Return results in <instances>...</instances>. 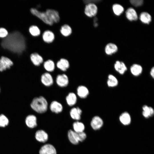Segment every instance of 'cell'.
<instances>
[{"instance_id": "1", "label": "cell", "mask_w": 154, "mask_h": 154, "mask_svg": "<svg viewBox=\"0 0 154 154\" xmlns=\"http://www.w3.org/2000/svg\"><path fill=\"white\" fill-rule=\"evenodd\" d=\"M8 33L7 36L1 41V46L11 52L18 54H21L26 48L25 37L18 31Z\"/></svg>"}, {"instance_id": "2", "label": "cell", "mask_w": 154, "mask_h": 154, "mask_svg": "<svg viewBox=\"0 0 154 154\" xmlns=\"http://www.w3.org/2000/svg\"><path fill=\"white\" fill-rule=\"evenodd\" d=\"M30 106L35 111L38 113L46 112L48 108V104L46 99L42 96L35 98L32 101Z\"/></svg>"}, {"instance_id": "3", "label": "cell", "mask_w": 154, "mask_h": 154, "mask_svg": "<svg viewBox=\"0 0 154 154\" xmlns=\"http://www.w3.org/2000/svg\"><path fill=\"white\" fill-rule=\"evenodd\" d=\"M68 134L69 141L74 145L78 144L80 141H83L86 137V135L84 132H77L72 130H69Z\"/></svg>"}, {"instance_id": "4", "label": "cell", "mask_w": 154, "mask_h": 154, "mask_svg": "<svg viewBox=\"0 0 154 154\" xmlns=\"http://www.w3.org/2000/svg\"><path fill=\"white\" fill-rule=\"evenodd\" d=\"M30 10L33 15L39 19L45 24L52 26L54 24L49 18L45 12L40 11L34 8H31Z\"/></svg>"}, {"instance_id": "5", "label": "cell", "mask_w": 154, "mask_h": 154, "mask_svg": "<svg viewBox=\"0 0 154 154\" xmlns=\"http://www.w3.org/2000/svg\"><path fill=\"white\" fill-rule=\"evenodd\" d=\"M98 12V8L95 4L89 3L86 4L84 9V13L87 17H92L95 16Z\"/></svg>"}, {"instance_id": "6", "label": "cell", "mask_w": 154, "mask_h": 154, "mask_svg": "<svg viewBox=\"0 0 154 154\" xmlns=\"http://www.w3.org/2000/svg\"><path fill=\"white\" fill-rule=\"evenodd\" d=\"M13 64V61L8 57L2 56L0 58V71L2 72L11 68Z\"/></svg>"}, {"instance_id": "7", "label": "cell", "mask_w": 154, "mask_h": 154, "mask_svg": "<svg viewBox=\"0 0 154 154\" xmlns=\"http://www.w3.org/2000/svg\"><path fill=\"white\" fill-rule=\"evenodd\" d=\"M45 12L49 18L54 23H57L59 22L60 17L58 11L49 9H46Z\"/></svg>"}, {"instance_id": "8", "label": "cell", "mask_w": 154, "mask_h": 154, "mask_svg": "<svg viewBox=\"0 0 154 154\" xmlns=\"http://www.w3.org/2000/svg\"><path fill=\"white\" fill-rule=\"evenodd\" d=\"M42 37L43 41L47 43H51L54 40L55 36L54 33L52 31L47 30L44 31L42 33Z\"/></svg>"}, {"instance_id": "9", "label": "cell", "mask_w": 154, "mask_h": 154, "mask_svg": "<svg viewBox=\"0 0 154 154\" xmlns=\"http://www.w3.org/2000/svg\"><path fill=\"white\" fill-rule=\"evenodd\" d=\"M56 84L59 86L64 87L66 86L69 83V79L66 74L58 75L56 78Z\"/></svg>"}, {"instance_id": "10", "label": "cell", "mask_w": 154, "mask_h": 154, "mask_svg": "<svg viewBox=\"0 0 154 154\" xmlns=\"http://www.w3.org/2000/svg\"><path fill=\"white\" fill-rule=\"evenodd\" d=\"M30 58L32 62L35 66H40L43 62L44 60L42 56L37 52L31 54Z\"/></svg>"}, {"instance_id": "11", "label": "cell", "mask_w": 154, "mask_h": 154, "mask_svg": "<svg viewBox=\"0 0 154 154\" xmlns=\"http://www.w3.org/2000/svg\"><path fill=\"white\" fill-rule=\"evenodd\" d=\"M41 81L46 86H50L53 83V80L52 75L49 73H43L41 77Z\"/></svg>"}, {"instance_id": "12", "label": "cell", "mask_w": 154, "mask_h": 154, "mask_svg": "<svg viewBox=\"0 0 154 154\" xmlns=\"http://www.w3.org/2000/svg\"><path fill=\"white\" fill-rule=\"evenodd\" d=\"M39 154H56V150L55 147L50 144L44 145L39 151Z\"/></svg>"}, {"instance_id": "13", "label": "cell", "mask_w": 154, "mask_h": 154, "mask_svg": "<svg viewBox=\"0 0 154 154\" xmlns=\"http://www.w3.org/2000/svg\"><path fill=\"white\" fill-rule=\"evenodd\" d=\"M103 121L100 117L95 116L92 119L91 122V125L94 130L100 129L103 125Z\"/></svg>"}, {"instance_id": "14", "label": "cell", "mask_w": 154, "mask_h": 154, "mask_svg": "<svg viewBox=\"0 0 154 154\" xmlns=\"http://www.w3.org/2000/svg\"><path fill=\"white\" fill-rule=\"evenodd\" d=\"M57 67L62 71H65L70 67V63L65 58H61L56 63Z\"/></svg>"}, {"instance_id": "15", "label": "cell", "mask_w": 154, "mask_h": 154, "mask_svg": "<svg viewBox=\"0 0 154 154\" xmlns=\"http://www.w3.org/2000/svg\"><path fill=\"white\" fill-rule=\"evenodd\" d=\"M50 108L52 112L56 114L62 112L63 109L62 104L56 101H53L51 103Z\"/></svg>"}, {"instance_id": "16", "label": "cell", "mask_w": 154, "mask_h": 154, "mask_svg": "<svg viewBox=\"0 0 154 154\" xmlns=\"http://www.w3.org/2000/svg\"><path fill=\"white\" fill-rule=\"evenodd\" d=\"M125 15L127 19L130 21H136L138 16L136 12L132 8H128L125 12Z\"/></svg>"}, {"instance_id": "17", "label": "cell", "mask_w": 154, "mask_h": 154, "mask_svg": "<svg viewBox=\"0 0 154 154\" xmlns=\"http://www.w3.org/2000/svg\"><path fill=\"white\" fill-rule=\"evenodd\" d=\"M35 137L38 141L43 143L46 142L48 138V134L42 130H38L36 132Z\"/></svg>"}, {"instance_id": "18", "label": "cell", "mask_w": 154, "mask_h": 154, "mask_svg": "<svg viewBox=\"0 0 154 154\" xmlns=\"http://www.w3.org/2000/svg\"><path fill=\"white\" fill-rule=\"evenodd\" d=\"M82 111L78 107L72 108L70 111V115L71 117L75 120H78L80 119Z\"/></svg>"}, {"instance_id": "19", "label": "cell", "mask_w": 154, "mask_h": 154, "mask_svg": "<svg viewBox=\"0 0 154 154\" xmlns=\"http://www.w3.org/2000/svg\"><path fill=\"white\" fill-rule=\"evenodd\" d=\"M25 123L27 126L30 128H33L37 125V118L33 115H28L25 120Z\"/></svg>"}, {"instance_id": "20", "label": "cell", "mask_w": 154, "mask_h": 154, "mask_svg": "<svg viewBox=\"0 0 154 154\" xmlns=\"http://www.w3.org/2000/svg\"><path fill=\"white\" fill-rule=\"evenodd\" d=\"M116 70L121 74H123L127 70V68L124 62L117 61L114 64Z\"/></svg>"}, {"instance_id": "21", "label": "cell", "mask_w": 154, "mask_h": 154, "mask_svg": "<svg viewBox=\"0 0 154 154\" xmlns=\"http://www.w3.org/2000/svg\"><path fill=\"white\" fill-rule=\"evenodd\" d=\"M77 94L81 98H86L89 94V91L88 88L85 86H80L77 88Z\"/></svg>"}, {"instance_id": "22", "label": "cell", "mask_w": 154, "mask_h": 154, "mask_svg": "<svg viewBox=\"0 0 154 154\" xmlns=\"http://www.w3.org/2000/svg\"><path fill=\"white\" fill-rule=\"evenodd\" d=\"M60 31L63 36L68 37L72 34V29L69 25L67 24H65L61 26Z\"/></svg>"}, {"instance_id": "23", "label": "cell", "mask_w": 154, "mask_h": 154, "mask_svg": "<svg viewBox=\"0 0 154 154\" xmlns=\"http://www.w3.org/2000/svg\"><path fill=\"white\" fill-rule=\"evenodd\" d=\"M118 50L117 46L112 43L107 44L105 47V52L108 55H111L116 52Z\"/></svg>"}, {"instance_id": "24", "label": "cell", "mask_w": 154, "mask_h": 154, "mask_svg": "<svg viewBox=\"0 0 154 154\" xmlns=\"http://www.w3.org/2000/svg\"><path fill=\"white\" fill-rule=\"evenodd\" d=\"M119 119L123 125H127L129 124L131 121V117L129 114L127 112L122 113L120 116Z\"/></svg>"}, {"instance_id": "25", "label": "cell", "mask_w": 154, "mask_h": 154, "mask_svg": "<svg viewBox=\"0 0 154 154\" xmlns=\"http://www.w3.org/2000/svg\"><path fill=\"white\" fill-rule=\"evenodd\" d=\"M66 99L67 104L70 106H72L76 103L77 98L74 93L70 92L66 96Z\"/></svg>"}, {"instance_id": "26", "label": "cell", "mask_w": 154, "mask_h": 154, "mask_svg": "<svg viewBox=\"0 0 154 154\" xmlns=\"http://www.w3.org/2000/svg\"><path fill=\"white\" fill-rule=\"evenodd\" d=\"M143 68L140 65L137 64H134L131 67L130 72L132 75L135 76L140 75L142 72Z\"/></svg>"}, {"instance_id": "27", "label": "cell", "mask_w": 154, "mask_h": 154, "mask_svg": "<svg viewBox=\"0 0 154 154\" xmlns=\"http://www.w3.org/2000/svg\"><path fill=\"white\" fill-rule=\"evenodd\" d=\"M142 109V115L145 117L148 118L153 115L154 111L152 107L144 105L143 106Z\"/></svg>"}, {"instance_id": "28", "label": "cell", "mask_w": 154, "mask_h": 154, "mask_svg": "<svg viewBox=\"0 0 154 154\" xmlns=\"http://www.w3.org/2000/svg\"><path fill=\"white\" fill-rule=\"evenodd\" d=\"M43 66L44 69L47 71L52 72L55 69V64L52 60L48 59L44 62Z\"/></svg>"}, {"instance_id": "29", "label": "cell", "mask_w": 154, "mask_h": 154, "mask_svg": "<svg viewBox=\"0 0 154 154\" xmlns=\"http://www.w3.org/2000/svg\"><path fill=\"white\" fill-rule=\"evenodd\" d=\"M140 21L143 23L149 24L151 21V15L147 12L141 13L139 16Z\"/></svg>"}, {"instance_id": "30", "label": "cell", "mask_w": 154, "mask_h": 154, "mask_svg": "<svg viewBox=\"0 0 154 154\" xmlns=\"http://www.w3.org/2000/svg\"><path fill=\"white\" fill-rule=\"evenodd\" d=\"M118 84L117 78L113 75L110 74L108 76L107 84L109 87H113L116 86Z\"/></svg>"}, {"instance_id": "31", "label": "cell", "mask_w": 154, "mask_h": 154, "mask_svg": "<svg viewBox=\"0 0 154 154\" xmlns=\"http://www.w3.org/2000/svg\"><path fill=\"white\" fill-rule=\"evenodd\" d=\"M29 33L33 37H38L40 34V30L37 25H31L29 27Z\"/></svg>"}, {"instance_id": "32", "label": "cell", "mask_w": 154, "mask_h": 154, "mask_svg": "<svg viewBox=\"0 0 154 154\" xmlns=\"http://www.w3.org/2000/svg\"><path fill=\"white\" fill-rule=\"evenodd\" d=\"M73 126L74 131L77 132H83L85 129L83 123L78 121L74 123Z\"/></svg>"}, {"instance_id": "33", "label": "cell", "mask_w": 154, "mask_h": 154, "mask_svg": "<svg viewBox=\"0 0 154 154\" xmlns=\"http://www.w3.org/2000/svg\"><path fill=\"white\" fill-rule=\"evenodd\" d=\"M112 9L114 13L117 16L121 15L124 11V8L121 5L115 4L113 5Z\"/></svg>"}, {"instance_id": "34", "label": "cell", "mask_w": 154, "mask_h": 154, "mask_svg": "<svg viewBox=\"0 0 154 154\" xmlns=\"http://www.w3.org/2000/svg\"><path fill=\"white\" fill-rule=\"evenodd\" d=\"M9 120L8 118L4 115H0V126L5 127L9 123Z\"/></svg>"}, {"instance_id": "35", "label": "cell", "mask_w": 154, "mask_h": 154, "mask_svg": "<svg viewBox=\"0 0 154 154\" xmlns=\"http://www.w3.org/2000/svg\"><path fill=\"white\" fill-rule=\"evenodd\" d=\"M130 2L133 6L135 7L141 6L143 2L142 0H131L130 1Z\"/></svg>"}, {"instance_id": "36", "label": "cell", "mask_w": 154, "mask_h": 154, "mask_svg": "<svg viewBox=\"0 0 154 154\" xmlns=\"http://www.w3.org/2000/svg\"><path fill=\"white\" fill-rule=\"evenodd\" d=\"M7 30L4 28H0V38H3L6 37L8 35Z\"/></svg>"}, {"instance_id": "37", "label": "cell", "mask_w": 154, "mask_h": 154, "mask_svg": "<svg viewBox=\"0 0 154 154\" xmlns=\"http://www.w3.org/2000/svg\"><path fill=\"white\" fill-rule=\"evenodd\" d=\"M101 1V0H84L83 1L84 3L86 4L89 3L95 4V3H99Z\"/></svg>"}, {"instance_id": "38", "label": "cell", "mask_w": 154, "mask_h": 154, "mask_svg": "<svg viewBox=\"0 0 154 154\" xmlns=\"http://www.w3.org/2000/svg\"><path fill=\"white\" fill-rule=\"evenodd\" d=\"M150 74L151 77L154 78V68L153 67L151 69L150 72Z\"/></svg>"}, {"instance_id": "39", "label": "cell", "mask_w": 154, "mask_h": 154, "mask_svg": "<svg viewBox=\"0 0 154 154\" xmlns=\"http://www.w3.org/2000/svg\"></svg>"}]
</instances>
